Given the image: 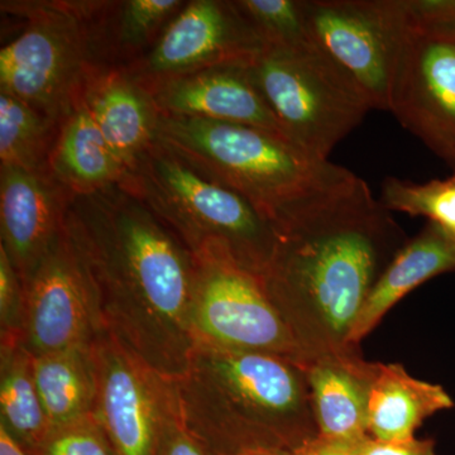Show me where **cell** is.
Masks as SVG:
<instances>
[{"mask_svg":"<svg viewBox=\"0 0 455 455\" xmlns=\"http://www.w3.org/2000/svg\"><path fill=\"white\" fill-rule=\"evenodd\" d=\"M65 232L88 268L107 333L167 379L187 371L196 259L121 185L73 193Z\"/></svg>","mask_w":455,"mask_h":455,"instance_id":"cell-1","label":"cell"},{"mask_svg":"<svg viewBox=\"0 0 455 455\" xmlns=\"http://www.w3.org/2000/svg\"><path fill=\"white\" fill-rule=\"evenodd\" d=\"M263 284L307 359L353 348L350 334L374 284L407 243L363 179L275 224Z\"/></svg>","mask_w":455,"mask_h":455,"instance_id":"cell-2","label":"cell"},{"mask_svg":"<svg viewBox=\"0 0 455 455\" xmlns=\"http://www.w3.org/2000/svg\"><path fill=\"white\" fill-rule=\"evenodd\" d=\"M173 381L182 423L218 455L292 451L319 435L295 359L196 344Z\"/></svg>","mask_w":455,"mask_h":455,"instance_id":"cell-3","label":"cell"},{"mask_svg":"<svg viewBox=\"0 0 455 455\" xmlns=\"http://www.w3.org/2000/svg\"><path fill=\"white\" fill-rule=\"evenodd\" d=\"M156 140L204 178L244 197L272 226L355 176L283 137L236 123L160 114Z\"/></svg>","mask_w":455,"mask_h":455,"instance_id":"cell-4","label":"cell"},{"mask_svg":"<svg viewBox=\"0 0 455 455\" xmlns=\"http://www.w3.org/2000/svg\"><path fill=\"white\" fill-rule=\"evenodd\" d=\"M121 187L139 197L193 256L220 247L257 276L267 267L276 232L252 204L204 178L155 140Z\"/></svg>","mask_w":455,"mask_h":455,"instance_id":"cell-5","label":"cell"},{"mask_svg":"<svg viewBox=\"0 0 455 455\" xmlns=\"http://www.w3.org/2000/svg\"><path fill=\"white\" fill-rule=\"evenodd\" d=\"M109 3H2L27 18L25 29L0 51V92L25 101L61 124L82 98L104 52Z\"/></svg>","mask_w":455,"mask_h":455,"instance_id":"cell-6","label":"cell"},{"mask_svg":"<svg viewBox=\"0 0 455 455\" xmlns=\"http://www.w3.org/2000/svg\"><path fill=\"white\" fill-rule=\"evenodd\" d=\"M248 68L287 139L317 160L329 161L373 109L350 75L311 41L265 44Z\"/></svg>","mask_w":455,"mask_h":455,"instance_id":"cell-7","label":"cell"},{"mask_svg":"<svg viewBox=\"0 0 455 455\" xmlns=\"http://www.w3.org/2000/svg\"><path fill=\"white\" fill-rule=\"evenodd\" d=\"M388 112L455 169V0H405Z\"/></svg>","mask_w":455,"mask_h":455,"instance_id":"cell-8","label":"cell"},{"mask_svg":"<svg viewBox=\"0 0 455 455\" xmlns=\"http://www.w3.org/2000/svg\"><path fill=\"white\" fill-rule=\"evenodd\" d=\"M194 259L190 324L196 344L283 355L301 363L300 349L262 278L224 248H211Z\"/></svg>","mask_w":455,"mask_h":455,"instance_id":"cell-9","label":"cell"},{"mask_svg":"<svg viewBox=\"0 0 455 455\" xmlns=\"http://www.w3.org/2000/svg\"><path fill=\"white\" fill-rule=\"evenodd\" d=\"M309 40L363 90L373 109L387 110L405 0H304Z\"/></svg>","mask_w":455,"mask_h":455,"instance_id":"cell-10","label":"cell"},{"mask_svg":"<svg viewBox=\"0 0 455 455\" xmlns=\"http://www.w3.org/2000/svg\"><path fill=\"white\" fill-rule=\"evenodd\" d=\"M94 415L118 455H155L164 425L180 414L175 381L103 331L90 344Z\"/></svg>","mask_w":455,"mask_h":455,"instance_id":"cell-11","label":"cell"},{"mask_svg":"<svg viewBox=\"0 0 455 455\" xmlns=\"http://www.w3.org/2000/svg\"><path fill=\"white\" fill-rule=\"evenodd\" d=\"M265 47L236 2L193 0L164 27L154 47L124 70L143 88L223 65H248Z\"/></svg>","mask_w":455,"mask_h":455,"instance_id":"cell-12","label":"cell"},{"mask_svg":"<svg viewBox=\"0 0 455 455\" xmlns=\"http://www.w3.org/2000/svg\"><path fill=\"white\" fill-rule=\"evenodd\" d=\"M23 346L32 355L89 347L104 328L85 263L64 233L25 284Z\"/></svg>","mask_w":455,"mask_h":455,"instance_id":"cell-13","label":"cell"},{"mask_svg":"<svg viewBox=\"0 0 455 455\" xmlns=\"http://www.w3.org/2000/svg\"><path fill=\"white\" fill-rule=\"evenodd\" d=\"M70 193L49 171L0 167V245L23 284L64 233Z\"/></svg>","mask_w":455,"mask_h":455,"instance_id":"cell-14","label":"cell"},{"mask_svg":"<svg viewBox=\"0 0 455 455\" xmlns=\"http://www.w3.org/2000/svg\"><path fill=\"white\" fill-rule=\"evenodd\" d=\"M248 65L217 66L145 90L161 116L236 123L289 140L257 89Z\"/></svg>","mask_w":455,"mask_h":455,"instance_id":"cell-15","label":"cell"},{"mask_svg":"<svg viewBox=\"0 0 455 455\" xmlns=\"http://www.w3.org/2000/svg\"><path fill=\"white\" fill-rule=\"evenodd\" d=\"M319 436L359 443L368 435V401L379 362L359 347L324 353L302 363Z\"/></svg>","mask_w":455,"mask_h":455,"instance_id":"cell-16","label":"cell"},{"mask_svg":"<svg viewBox=\"0 0 455 455\" xmlns=\"http://www.w3.org/2000/svg\"><path fill=\"white\" fill-rule=\"evenodd\" d=\"M82 100L127 172L133 169L157 133L160 114L148 92L124 68H101L86 82Z\"/></svg>","mask_w":455,"mask_h":455,"instance_id":"cell-17","label":"cell"},{"mask_svg":"<svg viewBox=\"0 0 455 455\" xmlns=\"http://www.w3.org/2000/svg\"><path fill=\"white\" fill-rule=\"evenodd\" d=\"M454 269V236L429 221L418 235L401 248L374 284L350 334V344L359 347L407 293L431 278Z\"/></svg>","mask_w":455,"mask_h":455,"instance_id":"cell-18","label":"cell"},{"mask_svg":"<svg viewBox=\"0 0 455 455\" xmlns=\"http://www.w3.org/2000/svg\"><path fill=\"white\" fill-rule=\"evenodd\" d=\"M453 406L442 386L415 379L403 364L379 362L368 401V435L379 442L415 438L427 418Z\"/></svg>","mask_w":455,"mask_h":455,"instance_id":"cell-19","label":"cell"},{"mask_svg":"<svg viewBox=\"0 0 455 455\" xmlns=\"http://www.w3.org/2000/svg\"><path fill=\"white\" fill-rule=\"evenodd\" d=\"M49 172L73 193L121 185L127 169L112 151L82 98L60 124Z\"/></svg>","mask_w":455,"mask_h":455,"instance_id":"cell-20","label":"cell"},{"mask_svg":"<svg viewBox=\"0 0 455 455\" xmlns=\"http://www.w3.org/2000/svg\"><path fill=\"white\" fill-rule=\"evenodd\" d=\"M33 372L51 427L94 414L97 382L90 346L33 355Z\"/></svg>","mask_w":455,"mask_h":455,"instance_id":"cell-21","label":"cell"},{"mask_svg":"<svg viewBox=\"0 0 455 455\" xmlns=\"http://www.w3.org/2000/svg\"><path fill=\"white\" fill-rule=\"evenodd\" d=\"M0 427L26 453L51 429L35 372L33 355L20 340L0 341Z\"/></svg>","mask_w":455,"mask_h":455,"instance_id":"cell-22","label":"cell"},{"mask_svg":"<svg viewBox=\"0 0 455 455\" xmlns=\"http://www.w3.org/2000/svg\"><path fill=\"white\" fill-rule=\"evenodd\" d=\"M52 121L7 92H0V163L2 167L49 171L51 151L57 139Z\"/></svg>","mask_w":455,"mask_h":455,"instance_id":"cell-23","label":"cell"},{"mask_svg":"<svg viewBox=\"0 0 455 455\" xmlns=\"http://www.w3.org/2000/svg\"><path fill=\"white\" fill-rule=\"evenodd\" d=\"M379 202L388 212L427 218L455 238V173L425 184L387 178L383 181Z\"/></svg>","mask_w":455,"mask_h":455,"instance_id":"cell-24","label":"cell"},{"mask_svg":"<svg viewBox=\"0 0 455 455\" xmlns=\"http://www.w3.org/2000/svg\"><path fill=\"white\" fill-rule=\"evenodd\" d=\"M185 3L180 0H128L119 3L116 28L104 31V49L118 47L124 52L146 46L164 31Z\"/></svg>","mask_w":455,"mask_h":455,"instance_id":"cell-25","label":"cell"},{"mask_svg":"<svg viewBox=\"0 0 455 455\" xmlns=\"http://www.w3.org/2000/svg\"><path fill=\"white\" fill-rule=\"evenodd\" d=\"M265 44H295L310 41L305 25L304 0H239Z\"/></svg>","mask_w":455,"mask_h":455,"instance_id":"cell-26","label":"cell"},{"mask_svg":"<svg viewBox=\"0 0 455 455\" xmlns=\"http://www.w3.org/2000/svg\"><path fill=\"white\" fill-rule=\"evenodd\" d=\"M28 455H118L94 414L52 427Z\"/></svg>","mask_w":455,"mask_h":455,"instance_id":"cell-27","label":"cell"},{"mask_svg":"<svg viewBox=\"0 0 455 455\" xmlns=\"http://www.w3.org/2000/svg\"><path fill=\"white\" fill-rule=\"evenodd\" d=\"M26 316L25 284L16 267L0 245V333L2 341L20 340Z\"/></svg>","mask_w":455,"mask_h":455,"instance_id":"cell-28","label":"cell"},{"mask_svg":"<svg viewBox=\"0 0 455 455\" xmlns=\"http://www.w3.org/2000/svg\"><path fill=\"white\" fill-rule=\"evenodd\" d=\"M155 455H218L190 433L180 414L164 425Z\"/></svg>","mask_w":455,"mask_h":455,"instance_id":"cell-29","label":"cell"},{"mask_svg":"<svg viewBox=\"0 0 455 455\" xmlns=\"http://www.w3.org/2000/svg\"><path fill=\"white\" fill-rule=\"evenodd\" d=\"M359 455H436L435 444L430 439H409L403 442H379L364 439L359 444Z\"/></svg>","mask_w":455,"mask_h":455,"instance_id":"cell-30","label":"cell"},{"mask_svg":"<svg viewBox=\"0 0 455 455\" xmlns=\"http://www.w3.org/2000/svg\"><path fill=\"white\" fill-rule=\"evenodd\" d=\"M361 443L344 442L317 435L315 439L292 451L291 455H359L358 448Z\"/></svg>","mask_w":455,"mask_h":455,"instance_id":"cell-31","label":"cell"},{"mask_svg":"<svg viewBox=\"0 0 455 455\" xmlns=\"http://www.w3.org/2000/svg\"><path fill=\"white\" fill-rule=\"evenodd\" d=\"M0 455H28L2 427H0Z\"/></svg>","mask_w":455,"mask_h":455,"instance_id":"cell-32","label":"cell"},{"mask_svg":"<svg viewBox=\"0 0 455 455\" xmlns=\"http://www.w3.org/2000/svg\"><path fill=\"white\" fill-rule=\"evenodd\" d=\"M244 455H291V451H272V449H265V451H252Z\"/></svg>","mask_w":455,"mask_h":455,"instance_id":"cell-33","label":"cell"}]
</instances>
